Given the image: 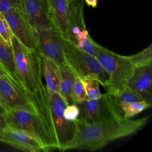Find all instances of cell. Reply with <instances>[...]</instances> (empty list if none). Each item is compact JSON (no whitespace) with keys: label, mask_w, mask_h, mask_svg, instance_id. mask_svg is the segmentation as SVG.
<instances>
[{"label":"cell","mask_w":152,"mask_h":152,"mask_svg":"<svg viewBox=\"0 0 152 152\" xmlns=\"http://www.w3.org/2000/svg\"><path fill=\"white\" fill-rule=\"evenodd\" d=\"M48 92V91H47ZM68 104L59 93L48 92L43 120L57 145V149L69 141L74 132L73 121H66L64 116V110Z\"/></svg>","instance_id":"5"},{"label":"cell","mask_w":152,"mask_h":152,"mask_svg":"<svg viewBox=\"0 0 152 152\" xmlns=\"http://www.w3.org/2000/svg\"><path fill=\"white\" fill-rule=\"evenodd\" d=\"M6 110L7 109L0 107V129H4L7 125L5 115Z\"/></svg>","instance_id":"28"},{"label":"cell","mask_w":152,"mask_h":152,"mask_svg":"<svg viewBox=\"0 0 152 152\" xmlns=\"http://www.w3.org/2000/svg\"><path fill=\"white\" fill-rule=\"evenodd\" d=\"M152 64L136 68L127 86L136 91L143 100L152 105Z\"/></svg>","instance_id":"14"},{"label":"cell","mask_w":152,"mask_h":152,"mask_svg":"<svg viewBox=\"0 0 152 152\" xmlns=\"http://www.w3.org/2000/svg\"><path fill=\"white\" fill-rule=\"evenodd\" d=\"M0 141L24 151L46 152L42 144L32 135L7 125L1 129Z\"/></svg>","instance_id":"11"},{"label":"cell","mask_w":152,"mask_h":152,"mask_svg":"<svg viewBox=\"0 0 152 152\" xmlns=\"http://www.w3.org/2000/svg\"><path fill=\"white\" fill-rule=\"evenodd\" d=\"M36 50L40 57L47 58L59 66L66 62L64 56L63 36L55 27L36 31Z\"/></svg>","instance_id":"7"},{"label":"cell","mask_w":152,"mask_h":152,"mask_svg":"<svg viewBox=\"0 0 152 152\" xmlns=\"http://www.w3.org/2000/svg\"><path fill=\"white\" fill-rule=\"evenodd\" d=\"M53 24L63 37L68 34V0H48Z\"/></svg>","instance_id":"16"},{"label":"cell","mask_w":152,"mask_h":152,"mask_svg":"<svg viewBox=\"0 0 152 152\" xmlns=\"http://www.w3.org/2000/svg\"><path fill=\"white\" fill-rule=\"evenodd\" d=\"M87 100V95L81 79L76 76L71 92V101L79 103Z\"/></svg>","instance_id":"23"},{"label":"cell","mask_w":152,"mask_h":152,"mask_svg":"<svg viewBox=\"0 0 152 152\" xmlns=\"http://www.w3.org/2000/svg\"><path fill=\"white\" fill-rule=\"evenodd\" d=\"M0 97L7 108L24 109L39 114L31 97L14 86L5 76L0 77Z\"/></svg>","instance_id":"10"},{"label":"cell","mask_w":152,"mask_h":152,"mask_svg":"<svg viewBox=\"0 0 152 152\" xmlns=\"http://www.w3.org/2000/svg\"><path fill=\"white\" fill-rule=\"evenodd\" d=\"M95 57L108 75L104 86L106 93L113 94L126 86L135 69L128 56L118 54L97 43Z\"/></svg>","instance_id":"3"},{"label":"cell","mask_w":152,"mask_h":152,"mask_svg":"<svg viewBox=\"0 0 152 152\" xmlns=\"http://www.w3.org/2000/svg\"><path fill=\"white\" fill-rule=\"evenodd\" d=\"M88 5L91 6L93 8H95L97 6V0H85Z\"/></svg>","instance_id":"29"},{"label":"cell","mask_w":152,"mask_h":152,"mask_svg":"<svg viewBox=\"0 0 152 152\" xmlns=\"http://www.w3.org/2000/svg\"><path fill=\"white\" fill-rule=\"evenodd\" d=\"M0 131H1V129H0Z\"/></svg>","instance_id":"32"},{"label":"cell","mask_w":152,"mask_h":152,"mask_svg":"<svg viewBox=\"0 0 152 152\" xmlns=\"http://www.w3.org/2000/svg\"><path fill=\"white\" fill-rule=\"evenodd\" d=\"M12 33L4 17L0 14V36L8 45H12Z\"/></svg>","instance_id":"26"},{"label":"cell","mask_w":152,"mask_h":152,"mask_svg":"<svg viewBox=\"0 0 152 152\" xmlns=\"http://www.w3.org/2000/svg\"><path fill=\"white\" fill-rule=\"evenodd\" d=\"M5 115L7 126L30 134L42 144L46 152L57 149L52 134L39 114L24 109L8 107Z\"/></svg>","instance_id":"4"},{"label":"cell","mask_w":152,"mask_h":152,"mask_svg":"<svg viewBox=\"0 0 152 152\" xmlns=\"http://www.w3.org/2000/svg\"><path fill=\"white\" fill-rule=\"evenodd\" d=\"M75 44L85 53L96 56L97 53V43L88 34L77 40Z\"/></svg>","instance_id":"24"},{"label":"cell","mask_w":152,"mask_h":152,"mask_svg":"<svg viewBox=\"0 0 152 152\" xmlns=\"http://www.w3.org/2000/svg\"><path fill=\"white\" fill-rule=\"evenodd\" d=\"M63 41L65 62L75 75L81 79H96L104 87L108 75L96 58L83 52L74 42L64 37Z\"/></svg>","instance_id":"6"},{"label":"cell","mask_w":152,"mask_h":152,"mask_svg":"<svg viewBox=\"0 0 152 152\" xmlns=\"http://www.w3.org/2000/svg\"><path fill=\"white\" fill-rule=\"evenodd\" d=\"M2 15L7 21L12 34L25 46L36 50V31L28 24L21 11L12 12Z\"/></svg>","instance_id":"12"},{"label":"cell","mask_w":152,"mask_h":152,"mask_svg":"<svg viewBox=\"0 0 152 152\" xmlns=\"http://www.w3.org/2000/svg\"><path fill=\"white\" fill-rule=\"evenodd\" d=\"M148 116L138 119H127L118 112L96 122L86 123L74 120V132L72 138L62 144L58 150H86L102 148L118 139L132 135L145 125Z\"/></svg>","instance_id":"1"},{"label":"cell","mask_w":152,"mask_h":152,"mask_svg":"<svg viewBox=\"0 0 152 152\" xmlns=\"http://www.w3.org/2000/svg\"><path fill=\"white\" fill-rule=\"evenodd\" d=\"M0 107L1 108H4V109H7L5 104L4 103V102H3V100L1 99V98L0 97Z\"/></svg>","instance_id":"30"},{"label":"cell","mask_w":152,"mask_h":152,"mask_svg":"<svg viewBox=\"0 0 152 152\" xmlns=\"http://www.w3.org/2000/svg\"><path fill=\"white\" fill-rule=\"evenodd\" d=\"M20 11L36 31L55 27L50 16L48 0H20Z\"/></svg>","instance_id":"8"},{"label":"cell","mask_w":152,"mask_h":152,"mask_svg":"<svg viewBox=\"0 0 152 152\" xmlns=\"http://www.w3.org/2000/svg\"><path fill=\"white\" fill-rule=\"evenodd\" d=\"M84 6L83 0H68V29L66 38L73 42L78 34L87 30L83 15Z\"/></svg>","instance_id":"15"},{"label":"cell","mask_w":152,"mask_h":152,"mask_svg":"<svg viewBox=\"0 0 152 152\" xmlns=\"http://www.w3.org/2000/svg\"><path fill=\"white\" fill-rule=\"evenodd\" d=\"M134 68L152 64V44L141 52L134 55L128 56Z\"/></svg>","instance_id":"21"},{"label":"cell","mask_w":152,"mask_h":152,"mask_svg":"<svg viewBox=\"0 0 152 152\" xmlns=\"http://www.w3.org/2000/svg\"><path fill=\"white\" fill-rule=\"evenodd\" d=\"M20 11V0H0V14H6Z\"/></svg>","instance_id":"25"},{"label":"cell","mask_w":152,"mask_h":152,"mask_svg":"<svg viewBox=\"0 0 152 152\" xmlns=\"http://www.w3.org/2000/svg\"><path fill=\"white\" fill-rule=\"evenodd\" d=\"M41 58L42 59V73L45 80L47 91L59 93L61 78L59 66L47 58Z\"/></svg>","instance_id":"17"},{"label":"cell","mask_w":152,"mask_h":152,"mask_svg":"<svg viewBox=\"0 0 152 152\" xmlns=\"http://www.w3.org/2000/svg\"><path fill=\"white\" fill-rule=\"evenodd\" d=\"M87 95V99L94 100L102 97V94L99 88V82L94 78H87L81 79Z\"/></svg>","instance_id":"22"},{"label":"cell","mask_w":152,"mask_h":152,"mask_svg":"<svg viewBox=\"0 0 152 152\" xmlns=\"http://www.w3.org/2000/svg\"><path fill=\"white\" fill-rule=\"evenodd\" d=\"M59 67L61 71L59 93L68 104L71 102V92L76 75L66 62Z\"/></svg>","instance_id":"18"},{"label":"cell","mask_w":152,"mask_h":152,"mask_svg":"<svg viewBox=\"0 0 152 152\" xmlns=\"http://www.w3.org/2000/svg\"><path fill=\"white\" fill-rule=\"evenodd\" d=\"M75 104L80 109L79 116L77 119L86 123L100 121L109 116L115 112L120 113L115 108L111 96L107 93L102 94V97L99 99H87Z\"/></svg>","instance_id":"9"},{"label":"cell","mask_w":152,"mask_h":152,"mask_svg":"<svg viewBox=\"0 0 152 152\" xmlns=\"http://www.w3.org/2000/svg\"><path fill=\"white\" fill-rule=\"evenodd\" d=\"M2 76H4V74H3L1 72V71H0V77H2Z\"/></svg>","instance_id":"31"},{"label":"cell","mask_w":152,"mask_h":152,"mask_svg":"<svg viewBox=\"0 0 152 152\" xmlns=\"http://www.w3.org/2000/svg\"><path fill=\"white\" fill-rule=\"evenodd\" d=\"M12 46L22 83L39 110L45 104L48 97L42 81V59L36 50L25 46L14 35Z\"/></svg>","instance_id":"2"},{"label":"cell","mask_w":152,"mask_h":152,"mask_svg":"<svg viewBox=\"0 0 152 152\" xmlns=\"http://www.w3.org/2000/svg\"><path fill=\"white\" fill-rule=\"evenodd\" d=\"M111 96L113 103L115 108L122 115L119 109V104L124 102H130L142 100V99L140 94L132 88L128 86L125 87L117 93L113 94H110Z\"/></svg>","instance_id":"20"},{"label":"cell","mask_w":152,"mask_h":152,"mask_svg":"<svg viewBox=\"0 0 152 152\" xmlns=\"http://www.w3.org/2000/svg\"><path fill=\"white\" fill-rule=\"evenodd\" d=\"M79 113V107L74 103L68 104L64 110V116L68 121H74L78 117Z\"/></svg>","instance_id":"27"},{"label":"cell","mask_w":152,"mask_h":152,"mask_svg":"<svg viewBox=\"0 0 152 152\" xmlns=\"http://www.w3.org/2000/svg\"><path fill=\"white\" fill-rule=\"evenodd\" d=\"M151 107V104L143 100L130 102H124L119 104V109L123 116L127 119H131Z\"/></svg>","instance_id":"19"},{"label":"cell","mask_w":152,"mask_h":152,"mask_svg":"<svg viewBox=\"0 0 152 152\" xmlns=\"http://www.w3.org/2000/svg\"><path fill=\"white\" fill-rule=\"evenodd\" d=\"M0 71L14 86L28 94L22 83L17 68L12 45H10L6 43L1 36Z\"/></svg>","instance_id":"13"}]
</instances>
